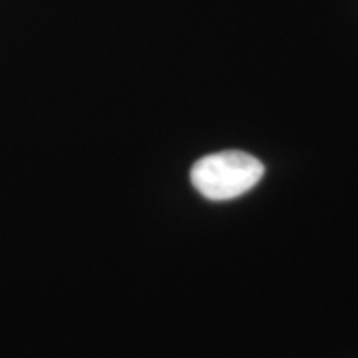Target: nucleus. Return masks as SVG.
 <instances>
[{"label":"nucleus","mask_w":358,"mask_h":358,"mask_svg":"<svg viewBox=\"0 0 358 358\" xmlns=\"http://www.w3.org/2000/svg\"><path fill=\"white\" fill-rule=\"evenodd\" d=\"M264 164L243 151H221L198 159L191 182L209 201H231L245 194L261 181Z\"/></svg>","instance_id":"obj_1"}]
</instances>
